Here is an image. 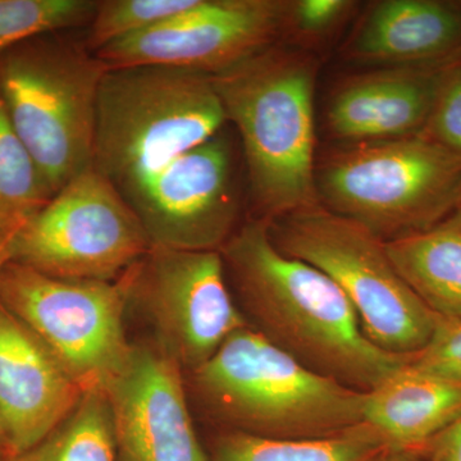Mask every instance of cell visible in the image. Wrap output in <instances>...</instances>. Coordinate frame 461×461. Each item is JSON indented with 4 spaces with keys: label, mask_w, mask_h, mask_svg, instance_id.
<instances>
[{
    "label": "cell",
    "mask_w": 461,
    "mask_h": 461,
    "mask_svg": "<svg viewBox=\"0 0 461 461\" xmlns=\"http://www.w3.org/2000/svg\"><path fill=\"white\" fill-rule=\"evenodd\" d=\"M220 251L250 327L312 371L368 393L411 360L373 344L341 288L281 253L266 220L242 224Z\"/></svg>",
    "instance_id": "obj_1"
},
{
    "label": "cell",
    "mask_w": 461,
    "mask_h": 461,
    "mask_svg": "<svg viewBox=\"0 0 461 461\" xmlns=\"http://www.w3.org/2000/svg\"><path fill=\"white\" fill-rule=\"evenodd\" d=\"M317 63L271 45L212 75L227 122L238 130L257 218L321 204L315 182Z\"/></svg>",
    "instance_id": "obj_2"
},
{
    "label": "cell",
    "mask_w": 461,
    "mask_h": 461,
    "mask_svg": "<svg viewBox=\"0 0 461 461\" xmlns=\"http://www.w3.org/2000/svg\"><path fill=\"white\" fill-rule=\"evenodd\" d=\"M191 375L206 411L235 432L313 439L364 423L366 391L312 371L250 326Z\"/></svg>",
    "instance_id": "obj_3"
},
{
    "label": "cell",
    "mask_w": 461,
    "mask_h": 461,
    "mask_svg": "<svg viewBox=\"0 0 461 461\" xmlns=\"http://www.w3.org/2000/svg\"><path fill=\"white\" fill-rule=\"evenodd\" d=\"M226 123L211 75L162 65L108 68L96 102L93 167L127 200Z\"/></svg>",
    "instance_id": "obj_4"
},
{
    "label": "cell",
    "mask_w": 461,
    "mask_h": 461,
    "mask_svg": "<svg viewBox=\"0 0 461 461\" xmlns=\"http://www.w3.org/2000/svg\"><path fill=\"white\" fill-rule=\"evenodd\" d=\"M67 32L33 36L0 57V99L51 198L93 167L96 102L108 69Z\"/></svg>",
    "instance_id": "obj_5"
},
{
    "label": "cell",
    "mask_w": 461,
    "mask_h": 461,
    "mask_svg": "<svg viewBox=\"0 0 461 461\" xmlns=\"http://www.w3.org/2000/svg\"><path fill=\"white\" fill-rule=\"evenodd\" d=\"M318 199L384 241L421 232L461 203V157L423 133L348 142L315 169Z\"/></svg>",
    "instance_id": "obj_6"
},
{
    "label": "cell",
    "mask_w": 461,
    "mask_h": 461,
    "mask_svg": "<svg viewBox=\"0 0 461 461\" xmlns=\"http://www.w3.org/2000/svg\"><path fill=\"white\" fill-rule=\"evenodd\" d=\"M267 222L281 253L311 264L341 288L373 344L402 357L429 345L438 317L402 280L384 240L321 204Z\"/></svg>",
    "instance_id": "obj_7"
},
{
    "label": "cell",
    "mask_w": 461,
    "mask_h": 461,
    "mask_svg": "<svg viewBox=\"0 0 461 461\" xmlns=\"http://www.w3.org/2000/svg\"><path fill=\"white\" fill-rule=\"evenodd\" d=\"M0 303L48 346L85 393L104 391L131 351L123 326L127 272L115 281L62 280L8 262L0 272Z\"/></svg>",
    "instance_id": "obj_8"
},
{
    "label": "cell",
    "mask_w": 461,
    "mask_h": 461,
    "mask_svg": "<svg viewBox=\"0 0 461 461\" xmlns=\"http://www.w3.org/2000/svg\"><path fill=\"white\" fill-rule=\"evenodd\" d=\"M150 248L131 206L91 167L23 227L11 262L62 280L115 281Z\"/></svg>",
    "instance_id": "obj_9"
},
{
    "label": "cell",
    "mask_w": 461,
    "mask_h": 461,
    "mask_svg": "<svg viewBox=\"0 0 461 461\" xmlns=\"http://www.w3.org/2000/svg\"><path fill=\"white\" fill-rule=\"evenodd\" d=\"M127 275L130 304L144 309L158 346L190 373L250 326L230 293L221 251L150 248Z\"/></svg>",
    "instance_id": "obj_10"
},
{
    "label": "cell",
    "mask_w": 461,
    "mask_h": 461,
    "mask_svg": "<svg viewBox=\"0 0 461 461\" xmlns=\"http://www.w3.org/2000/svg\"><path fill=\"white\" fill-rule=\"evenodd\" d=\"M151 248L220 251L236 232L232 141L223 130L185 151L126 200Z\"/></svg>",
    "instance_id": "obj_11"
},
{
    "label": "cell",
    "mask_w": 461,
    "mask_h": 461,
    "mask_svg": "<svg viewBox=\"0 0 461 461\" xmlns=\"http://www.w3.org/2000/svg\"><path fill=\"white\" fill-rule=\"evenodd\" d=\"M287 2L202 0L172 23L95 51L108 68L162 65L215 75L284 35Z\"/></svg>",
    "instance_id": "obj_12"
},
{
    "label": "cell",
    "mask_w": 461,
    "mask_h": 461,
    "mask_svg": "<svg viewBox=\"0 0 461 461\" xmlns=\"http://www.w3.org/2000/svg\"><path fill=\"white\" fill-rule=\"evenodd\" d=\"M103 393L124 461H211L194 429L182 368L159 346L132 345Z\"/></svg>",
    "instance_id": "obj_13"
},
{
    "label": "cell",
    "mask_w": 461,
    "mask_h": 461,
    "mask_svg": "<svg viewBox=\"0 0 461 461\" xmlns=\"http://www.w3.org/2000/svg\"><path fill=\"white\" fill-rule=\"evenodd\" d=\"M84 395L48 346L0 303V421L11 457L50 435Z\"/></svg>",
    "instance_id": "obj_14"
},
{
    "label": "cell",
    "mask_w": 461,
    "mask_h": 461,
    "mask_svg": "<svg viewBox=\"0 0 461 461\" xmlns=\"http://www.w3.org/2000/svg\"><path fill=\"white\" fill-rule=\"evenodd\" d=\"M453 63L382 67L355 76L330 99V133L344 144L418 135L429 123L439 85Z\"/></svg>",
    "instance_id": "obj_15"
},
{
    "label": "cell",
    "mask_w": 461,
    "mask_h": 461,
    "mask_svg": "<svg viewBox=\"0 0 461 461\" xmlns=\"http://www.w3.org/2000/svg\"><path fill=\"white\" fill-rule=\"evenodd\" d=\"M345 57L382 67L445 65L461 60V3L381 0L360 18Z\"/></svg>",
    "instance_id": "obj_16"
},
{
    "label": "cell",
    "mask_w": 461,
    "mask_h": 461,
    "mask_svg": "<svg viewBox=\"0 0 461 461\" xmlns=\"http://www.w3.org/2000/svg\"><path fill=\"white\" fill-rule=\"evenodd\" d=\"M461 417V382L417 371L409 363L366 393L364 423L388 450L418 451Z\"/></svg>",
    "instance_id": "obj_17"
},
{
    "label": "cell",
    "mask_w": 461,
    "mask_h": 461,
    "mask_svg": "<svg viewBox=\"0 0 461 461\" xmlns=\"http://www.w3.org/2000/svg\"><path fill=\"white\" fill-rule=\"evenodd\" d=\"M384 245L402 280L437 317L461 318L460 211Z\"/></svg>",
    "instance_id": "obj_18"
},
{
    "label": "cell",
    "mask_w": 461,
    "mask_h": 461,
    "mask_svg": "<svg viewBox=\"0 0 461 461\" xmlns=\"http://www.w3.org/2000/svg\"><path fill=\"white\" fill-rule=\"evenodd\" d=\"M386 444L366 423L341 435L276 439L227 430L215 439L211 461H381Z\"/></svg>",
    "instance_id": "obj_19"
},
{
    "label": "cell",
    "mask_w": 461,
    "mask_h": 461,
    "mask_svg": "<svg viewBox=\"0 0 461 461\" xmlns=\"http://www.w3.org/2000/svg\"><path fill=\"white\" fill-rule=\"evenodd\" d=\"M113 418L103 391L85 393L81 402L50 435L8 461H115Z\"/></svg>",
    "instance_id": "obj_20"
},
{
    "label": "cell",
    "mask_w": 461,
    "mask_h": 461,
    "mask_svg": "<svg viewBox=\"0 0 461 461\" xmlns=\"http://www.w3.org/2000/svg\"><path fill=\"white\" fill-rule=\"evenodd\" d=\"M51 199L0 99V230H21Z\"/></svg>",
    "instance_id": "obj_21"
},
{
    "label": "cell",
    "mask_w": 461,
    "mask_h": 461,
    "mask_svg": "<svg viewBox=\"0 0 461 461\" xmlns=\"http://www.w3.org/2000/svg\"><path fill=\"white\" fill-rule=\"evenodd\" d=\"M202 0H99L85 44L98 51L112 42L157 29L199 7Z\"/></svg>",
    "instance_id": "obj_22"
},
{
    "label": "cell",
    "mask_w": 461,
    "mask_h": 461,
    "mask_svg": "<svg viewBox=\"0 0 461 461\" xmlns=\"http://www.w3.org/2000/svg\"><path fill=\"white\" fill-rule=\"evenodd\" d=\"M95 0H0V57L41 33L89 25Z\"/></svg>",
    "instance_id": "obj_23"
},
{
    "label": "cell",
    "mask_w": 461,
    "mask_h": 461,
    "mask_svg": "<svg viewBox=\"0 0 461 461\" xmlns=\"http://www.w3.org/2000/svg\"><path fill=\"white\" fill-rule=\"evenodd\" d=\"M357 3L350 0H294L287 2L284 35L300 41L327 38L350 16Z\"/></svg>",
    "instance_id": "obj_24"
},
{
    "label": "cell",
    "mask_w": 461,
    "mask_h": 461,
    "mask_svg": "<svg viewBox=\"0 0 461 461\" xmlns=\"http://www.w3.org/2000/svg\"><path fill=\"white\" fill-rule=\"evenodd\" d=\"M420 133L461 157V60L446 69L429 123Z\"/></svg>",
    "instance_id": "obj_25"
},
{
    "label": "cell",
    "mask_w": 461,
    "mask_h": 461,
    "mask_svg": "<svg viewBox=\"0 0 461 461\" xmlns=\"http://www.w3.org/2000/svg\"><path fill=\"white\" fill-rule=\"evenodd\" d=\"M417 371L461 382V318H439L429 345L411 355Z\"/></svg>",
    "instance_id": "obj_26"
},
{
    "label": "cell",
    "mask_w": 461,
    "mask_h": 461,
    "mask_svg": "<svg viewBox=\"0 0 461 461\" xmlns=\"http://www.w3.org/2000/svg\"><path fill=\"white\" fill-rule=\"evenodd\" d=\"M415 453H420L429 461H461V417Z\"/></svg>",
    "instance_id": "obj_27"
},
{
    "label": "cell",
    "mask_w": 461,
    "mask_h": 461,
    "mask_svg": "<svg viewBox=\"0 0 461 461\" xmlns=\"http://www.w3.org/2000/svg\"><path fill=\"white\" fill-rule=\"evenodd\" d=\"M21 230H0V272L12 260L14 240Z\"/></svg>",
    "instance_id": "obj_28"
},
{
    "label": "cell",
    "mask_w": 461,
    "mask_h": 461,
    "mask_svg": "<svg viewBox=\"0 0 461 461\" xmlns=\"http://www.w3.org/2000/svg\"><path fill=\"white\" fill-rule=\"evenodd\" d=\"M381 461H429L415 451H393L388 450Z\"/></svg>",
    "instance_id": "obj_29"
},
{
    "label": "cell",
    "mask_w": 461,
    "mask_h": 461,
    "mask_svg": "<svg viewBox=\"0 0 461 461\" xmlns=\"http://www.w3.org/2000/svg\"><path fill=\"white\" fill-rule=\"evenodd\" d=\"M0 457H11L7 437H5V429H3L2 421H0Z\"/></svg>",
    "instance_id": "obj_30"
},
{
    "label": "cell",
    "mask_w": 461,
    "mask_h": 461,
    "mask_svg": "<svg viewBox=\"0 0 461 461\" xmlns=\"http://www.w3.org/2000/svg\"><path fill=\"white\" fill-rule=\"evenodd\" d=\"M0 461H8V457H0Z\"/></svg>",
    "instance_id": "obj_31"
},
{
    "label": "cell",
    "mask_w": 461,
    "mask_h": 461,
    "mask_svg": "<svg viewBox=\"0 0 461 461\" xmlns=\"http://www.w3.org/2000/svg\"><path fill=\"white\" fill-rule=\"evenodd\" d=\"M457 211L461 212V203H460L459 208H457Z\"/></svg>",
    "instance_id": "obj_32"
}]
</instances>
